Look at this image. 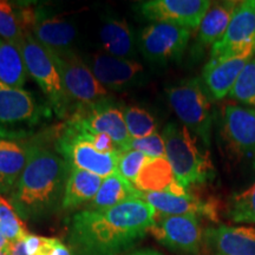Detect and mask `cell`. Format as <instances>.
I'll list each match as a JSON object with an SVG mask.
<instances>
[{"label":"cell","instance_id":"cell-20","mask_svg":"<svg viewBox=\"0 0 255 255\" xmlns=\"http://www.w3.org/2000/svg\"><path fill=\"white\" fill-rule=\"evenodd\" d=\"M133 187L141 193H170L184 195L188 193L177 182L173 168L165 157L149 158L139 171Z\"/></svg>","mask_w":255,"mask_h":255},{"label":"cell","instance_id":"cell-9","mask_svg":"<svg viewBox=\"0 0 255 255\" xmlns=\"http://www.w3.org/2000/svg\"><path fill=\"white\" fill-rule=\"evenodd\" d=\"M68 122L90 131L107 133L122 152L130 149L131 137L128 132L123 109L109 97L76 108L70 115Z\"/></svg>","mask_w":255,"mask_h":255},{"label":"cell","instance_id":"cell-23","mask_svg":"<svg viewBox=\"0 0 255 255\" xmlns=\"http://www.w3.org/2000/svg\"><path fill=\"white\" fill-rule=\"evenodd\" d=\"M100 37L107 55L124 59L135 56V34L127 21L110 19L101 28Z\"/></svg>","mask_w":255,"mask_h":255},{"label":"cell","instance_id":"cell-6","mask_svg":"<svg viewBox=\"0 0 255 255\" xmlns=\"http://www.w3.org/2000/svg\"><path fill=\"white\" fill-rule=\"evenodd\" d=\"M168 102L182 126L206 146L212 139V107L200 78H190L167 89Z\"/></svg>","mask_w":255,"mask_h":255},{"label":"cell","instance_id":"cell-16","mask_svg":"<svg viewBox=\"0 0 255 255\" xmlns=\"http://www.w3.org/2000/svg\"><path fill=\"white\" fill-rule=\"evenodd\" d=\"M255 57L254 51H245L222 58L209 59L202 71V83L214 100L229 96L245 66Z\"/></svg>","mask_w":255,"mask_h":255},{"label":"cell","instance_id":"cell-31","mask_svg":"<svg viewBox=\"0 0 255 255\" xmlns=\"http://www.w3.org/2000/svg\"><path fill=\"white\" fill-rule=\"evenodd\" d=\"M229 97L255 109V57L245 66Z\"/></svg>","mask_w":255,"mask_h":255},{"label":"cell","instance_id":"cell-29","mask_svg":"<svg viewBox=\"0 0 255 255\" xmlns=\"http://www.w3.org/2000/svg\"><path fill=\"white\" fill-rule=\"evenodd\" d=\"M123 115L128 132L131 139L143 138L157 132V123L155 117L145 109L131 105L123 108Z\"/></svg>","mask_w":255,"mask_h":255},{"label":"cell","instance_id":"cell-36","mask_svg":"<svg viewBox=\"0 0 255 255\" xmlns=\"http://www.w3.org/2000/svg\"><path fill=\"white\" fill-rule=\"evenodd\" d=\"M9 255H27L26 250H25L24 241L14 242V244H12L11 253H9Z\"/></svg>","mask_w":255,"mask_h":255},{"label":"cell","instance_id":"cell-11","mask_svg":"<svg viewBox=\"0 0 255 255\" xmlns=\"http://www.w3.org/2000/svg\"><path fill=\"white\" fill-rule=\"evenodd\" d=\"M149 233L169 250L184 255H197L203 242L200 219L195 215L157 214Z\"/></svg>","mask_w":255,"mask_h":255},{"label":"cell","instance_id":"cell-15","mask_svg":"<svg viewBox=\"0 0 255 255\" xmlns=\"http://www.w3.org/2000/svg\"><path fill=\"white\" fill-rule=\"evenodd\" d=\"M87 65L105 89L122 91L142 81L143 66L133 59L117 58L107 53H94L88 57Z\"/></svg>","mask_w":255,"mask_h":255},{"label":"cell","instance_id":"cell-4","mask_svg":"<svg viewBox=\"0 0 255 255\" xmlns=\"http://www.w3.org/2000/svg\"><path fill=\"white\" fill-rule=\"evenodd\" d=\"M18 49L23 56L27 73L46 95L55 114L59 119H69L72 107L64 91L62 79L51 51L34 39L30 32H24L23 40Z\"/></svg>","mask_w":255,"mask_h":255},{"label":"cell","instance_id":"cell-8","mask_svg":"<svg viewBox=\"0 0 255 255\" xmlns=\"http://www.w3.org/2000/svg\"><path fill=\"white\" fill-rule=\"evenodd\" d=\"M52 56L72 111L78 107L96 103L108 97L107 89L96 79L87 63L75 52L70 51L63 55L52 53Z\"/></svg>","mask_w":255,"mask_h":255},{"label":"cell","instance_id":"cell-33","mask_svg":"<svg viewBox=\"0 0 255 255\" xmlns=\"http://www.w3.org/2000/svg\"><path fill=\"white\" fill-rule=\"evenodd\" d=\"M149 161L144 154L137 150L123 151L119 157L117 164V174L126 178L128 182L131 184L135 183L139 171L144 167V164Z\"/></svg>","mask_w":255,"mask_h":255},{"label":"cell","instance_id":"cell-28","mask_svg":"<svg viewBox=\"0 0 255 255\" xmlns=\"http://www.w3.org/2000/svg\"><path fill=\"white\" fill-rule=\"evenodd\" d=\"M227 216L233 222L255 225V183L233 194L227 205Z\"/></svg>","mask_w":255,"mask_h":255},{"label":"cell","instance_id":"cell-5","mask_svg":"<svg viewBox=\"0 0 255 255\" xmlns=\"http://www.w3.org/2000/svg\"><path fill=\"white\" fill-rule=\"evenodd\" d=\"M50 109L40 104L30 91L8 87L0 82V137L21 139L30 135Z\"/></svg>","mask_w":255,"mask_h":255},{"label":"cell","instance_id":"cell-22","mask_svg":"<svg viewBox=\"0 0 255 255\" xmlns=\"http://www.w3.org/2000/svg\"><path fill=\"white\" fill-rule=\"evenodd\" d=\"M239 6L238 1L212 2L197 28V40L203 46H213L221 40Z\"/></svg>","mask_w":255,"mask_h":255},{"label":"cell","instance_id":"cell-35","mask_svg":"<svg viewBox=\"0 0 255 255\" xmlns=\"http://www.w3.org/2000/svg\"><path fill=\"white\" fill-rule=\"evenodd\" d=\"M11 248L12 244L4 237V234L0 231V254L9 255V253H11Z\"/></svg>","mask_w":255,"mask_h":255},{"label":"cell","instance_id":"cell-24","mask_svg":"<svg viewBox=\"0 0 255 255\" xmlns=\"http://www.w3.org/2000/svg\"><path fill=\"white\" fill-rule=\"evenodd\" d=\"M103 180L104 178L89 171L71 169L66 181L62 208L73 209L90 202L97 194Z\"/></svg>","mask_w":255,"mask_h":255},{"label":"cell","instance_id":"cell-34","mask_svg":"<svg viewBox=\"0 0 255 255\" xmlns=\"http://www.w3.org/2000/svg\"><path fill=\"white\" fill-rule=\"evenodd\" d=\"M129 150L141 151L149 158L165 157L164 139L158 132L143 137V138L131 139Z\"/></svg>","mask_w":255,"mask_h":255},{"label":"cell","instance_id":"cell-10","mask_svg":"<svg viewBox=\"0 0 255 255\" xmlns=\"http://www.w3.org/2000/svg\"><path fill=\"white\" fill-rule=\"evenodd\" d=\"M18 14L24 32H30L34 39L55 55L71 51L76 28L59 15L47 14L32 5H17Z\"/></svg>","mask_w":255,"mask_h":255},{"label":"cell","instance_id":"cell-19","mask_svg":"<svg viewBox=\"0 0 255 255\" xmlns=\"http://www.w3.org/2000/svg\"><path fill=\"white\" fill-rule=\"evenodd\" d=\"M203 242L215 255H255V228L247 226L209 227Z\"/></svg>","mask_w":255,"mask_h":255},{"label":"cell","instance_id":"cell-21","mask_svg":"<svg viewBox=\"0 0 255 255\" xmlns=\"http://www.w3.org/2000/svg\"><path fill=\"white\" fill-rule=\"evenodd\" d=\"M28 159V143L0 138V194L12 193Z\"/></svg>","mask_w":255,"mask_h":255},{"label":"cell","instance_id":"cell-38","mask_svg":"<svg viewBox=\"0 0 255 255\" xmlns=\"http://www.w3.org/2000/svg\"><path fill=\"white\" fill-rule=\"evenodd\" d=\"M0 255H1V254H0Z\"/></svg>","mask_w":255,"mask_h":255},{"label":"cell","instance_id":"cell-12","mask_svg":"<svg viewBox=\"0 0 255 255\" xmlns=\"http://www.w3.org/2000/svg\"><path fill=\"white\" fill-rule=\"evenodd\" d=\"M190 34L189 28L165 23H154L142 31L139 50L143 57L151 63L175 62L183 56Z\"/></svg>","mask_w":255,"mask_h":255},{"label":"cell","instance_id":"cell-18","mask_svg":"<svg viewBox=\"0 0 255 255\" xmlns=\"http://www.w3.org/2000/svg\"><path fill=\"white\" fill-rule=\"evenodd\" d=\"M139 199L152 206L162 215H195L218 221V206L214 201L203 200L194 194L176 195L170 193H141Z\"/></svg>","mask_w":255,"mask_h":255},{"label":"cell","instance_id":"cell-17","mask_svg":"<svg viewBox=\"0 0 255 255\" xmlns=\"http://www.w3.org/2000/svg\"><path fill=\"white\" fill-rule=\"evenodd\" d=\"M222 132L228 145L238 155L255 159V109L226 105L222 115Z\"/></svg>","mask_w":255,"mask_h":255},{"label":"cell","instance_id":"cell-14","mask_svg":"<svg viewBox=\"0 0 255 255\" xmlns=\"http://www.w3.org/2000/svg\"><path fill=\"white\" fill-rule=\"evenodd\" d=\"M245 51L255 52V0L239 2L225 36L212 46L209 59L238 55Z\"/></svg>","mask_w":255,"mask_h":255},{"label":"cell","instance_id":"cell-37","mask_svg":"<svg viewBox=\"0 0 255 255\" xmlns=\"http://www.w3.org/2000/svg\"><path fill=\"white\" fill-rule=\"evenodd\" d=\"M124 255H163L158 252H156L154 250H139V251H135L131 252V253H128Z\"/></svg>","mask_w":255,"mask_h":255},{"label":"cell","instance_id":"cell-27","mask_svg":"<svg viewBox=\"0 0 255 255\" xmlns=\"http://www.w3.org/2000/svg\"><path fill=\"white\" fill-rule=\"evenodd\" d=\"M0 231L11 242L25 241L31 234L12 203L0 195Z\"/></svg>","mask_w":255,"mask_h":255},{"label":"cell","instance_id":"cell-7","mask_svg":"<svg viewBox=\"0 0 255 255\" xmlns=\"http://www.w3.org/2000/svg\"><path fill=\"white\" fill-rule=\"evenodd\" d=\"M56 149L65 159L70 169H81L102 178L117 173L121 154H103L98 151L68 123L62 127Z\"/></svg>","mask_w":255,"mask_h":255},{"label":"cell","instance_id":"cell-25","mask_svg":"<svg viewBox=\"0 0 255 255\" xmlns=\"http://www.w3.org/2000/svg\"><path fill=\"white\" fill-rule=\"evenodd\" d=\"M141 191L133 184L128 182L119 174H113L104 178L96 196L87 205V209L98 210L115 207L132 199H139Z\"/></svg>","mask_w":255,"mask_h":255},{"label":"cell","instance_id":"cell-3","mask_svg":"<svg viewBox=\"0 0 255 255\" xmlns=\"http://www.w3.org/2000/svg\"><path fill=\"white\" fill-rule=\"evenodd\" d=\"M162 137L165 144V158L173 168L177 182L183 188L200 186L213 176L209 156L197 145V138L184 126L175 122L164 127Z\"/></svg>","mask_w":255,"mask_h":255},{"label":"cell","instance_id":"cell-26","mask_svg":"<svg viewBox=\"0 0 255 255\" xmlns=\"http://www.w3.org/2000/svg\"><path fill=\"white\" fill-rule=\"evenodd\" d=\"M27 70L20 50L14 44L0 40V82L21 89L26 82Z\"/></svg>","mask_w":255,"mask_h":255},{"label":"cell","instance_id":"cell-32","mask_svg":"<svg viewBox=\"0 0 255 255\" xmlns=\"http://www.w3.org/2000/svg\"><path fill=\"white\" fill-rule=\"evenodd\" d=\"M24 245L27 255H73L71 250L56 238L30 234Z\"/></svg>","mask_w":255,"mask_h":255},{"label":"cell","instance_id":"cell-13","mask_svg":"<svg viewBox=\"0 0 255 255\" xmlns=\"http://www.w3.org/2000/svg\"><path fill=\"white\" fill-rule=\"evenodd\" d=\"M210 4L208 0H149L139 5V12L149 20L191 31L199 28Z\"/></svg>","mask_w":255,"mask_h":255},{"label":"cell","instance_id":"cell-39","mask_svg":"<svg viewBox=\"0 0 255 255\" xmlns=\"http://www.w3.org/2000/svg\"><path fill=\"white\" fill-rule=\"evenodd\" d=\"M0 40H1V39H0Z\"/></svg>","mask_w":255,"mask_h":255},{"label":"cell","instance_id":"cell-2","mask_svg":"<svg viewBox=\"0 0 255 255\" xmlns=\"http://www.w3.org/2000/svg\"><path fill=\"white\" fill-rule=\"evenodd\" d=\"M69 164L58 154L38 143H28V159L11 203L21 219H41L62 206Z\"/></svg>","mask_w":255,"mask_h":255},{"label":"cell","instance_id":"cell-30","mask_svg":"<svg viewBox=\"0 0 255 255\" xmlns=\"http://www.w3.org/2000/svg\"><path fill=\"white\" fill-rule=\"evenodd\" d=\"M0 37L15 46H19L24 37L17 5L5 0H0Z\"/></svg>","mask_w":255,"mask_h":255},{"label":"cell","instance_id":"cell-1","mask_svg":"<svg viewBox=\"0 0 255 255\" xmlns=\"http://www.w3.org/2000/svg\"><path fill=\"white\" fill-rule=\"evenodd\" d=\"M157 213L142 199L107 209H84L73 216L69 229L73 255H120L150 231Z\"/></svg>","mask_w":255,"mask_h":255}]
</instances>
